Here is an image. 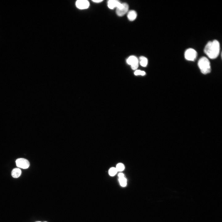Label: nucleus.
<instances>
[{
  "mask_svg": "<svg viewBox=\"0 0 222 222\" xmlns=\"http://www.w3.org/2000/svg\"><path fill=\"white\" fill-rule=\"evenodd\" d=\"M220 44L216 40L208 42L204 49V53L211 59L217 58L220 51Z\"/></svg>",
  "mask_w": 222,
  "mask_h": 222,
  "instance_id": "nucleus-1",
  "label": "nucleus"
},
{
  "mask_svg": "<svg viewBox=\"0 0 222 222\" xmlns=\"http://www.w3.org/2000/svg\"><path fill=\"white\" fill-rule=\"evenodd\" d=\"M198 66L201 72L203 74H206L211 72L210 62L206 57L203 56L199 59Z\"/></svg>",
  "mask_w": 222,
  "mask_h": 222,
  "instance_id": "nucleus-2",
  "label": "nucleus"
},
{
  "mask_svg": "<svg viewBox=\"0 0 222 222\" xmlns=\"http://www.w3.org/2000/svg\"><path fill=\"white\" fill-rule=\"evenodd\" d=\"M197 56V52L196 51L191 48L187 49L184 54L185 59L189 61H194L196 59Z\"/></svg>",
  "mask_w": 222,
  "mask_h": 222,
  "instance_id": "nucleus-3",
  "label": "nucleus"
},
{
  "mask_svg": "<svg viewBox=\"0 0 222 222\" xmlns=\"http://www.w3.org/2000/svg\"><path fill=\"white\" fill-rule=\"evenodd\" d=\"M128 9L129 6L127 3H121L120 5L117 8L116 14L119 16H122L128 11Z\"/></svg>",
  "mask_w": 222,
  "mask_h": 222,
  "instance_id": "nucleus-4",
  "label": "nucleus"
},
{
  "mask_svg": "<svg viewBox=\"0 0 222 222\" xmlns=\"http://www.w3.org/2000/svg\"><path fill=\"white\" fill-rule=\"evenodd\" d=\"M17 166L23 169L27 168L30 166V163L27 159L24 158H19L16 161Z\"/></svg>",
  "mask_w": 222,
  "mask_h": 222,
  "instance_id": "nucleus-5",
  "label": "nucleus"
},
{
  "mask_svg": "<svg viewBox=\"0 0 222 222\" xmlns=\"http://www.w3.org/2000/svg\"><path fill=\"white\" fill-rule=\"evenodd\" d=\"M126 62L128 64L131 65L133 69L135 70L138 68V60L136 56H130L127 60Z\"/></svg>",
  "mask_w": 222,
  "mask_h": 222,
  "instance_id": "nucleus-6",
  "label": "nucleus"
},
{
  "mask_svg": "<svg viewBox=\"0 0 222 222\" xmlns=\"http://www.w3.org/2000/svg\"><path fill=\"white\" fill-rule=\"evenodd\" d=\"M76 5L78 8L84 9L88 8L89 3L88 1L86 0H78L76 1Z\"/></svg>",
  "mask_w": 222,
  "mask_h": 222,
  "instance_id": "nucleus-7",
  "label": "nucleus"
},
{
  "mask_svg": "<svg viewBox=\"0 0 222 222\" xmlns=\"http://www.w3.org/2000/svg\"><path fill=\"white\" fill-rule=\"evenodd\" d=\"M119 1L114 0H110L108 2V6L110 9H113L115 7H118L121 4Z\"/></svg>",
  "mask_w": 222,
  "mask_h": 222,
  "instance_id": "nucleus-8",
  "label": "nucleus"
},
{
  "mask_svg": "<svg viewBox=\"0 0 222 222\" xmlns=\"http://www.w3.org/2000/svg\"><path fill=\"white\" fill-rule=\"evenodd\" d=\"M127 16L128 19L130 21H133L136 19L137 14L135 11L131 10L128 12Z\"/></svg>",
  "mask_w": 222,
  "mask_h": 222,
  "instance_id": "nucleus-9",
  "label": "nucleus"
},
{
  "mask_svg": "<svg viewBox=\"0 0 222 222\" xmlns=\"http://www.w3.org/2000/svg\"><path fill=\"white\" fill-rule=\"evenodd\" d=\"M21 174V170L18 168H14L11 171L12 176L14 178L19 177Z\"/></svg>",
  "mask_w": 222,
  "mask_h": 222,
  "instance_id": "nucleus-10",
  "label": "nucleus"
},
{
  "mask_svg": "<svg viewBox=\"0 0 222 222\" xmlns=\"http://www.w3.org/2000/svg\"><path fill=\"white\" fill-rule=\"evenodd\" d=\"M140 63V65L143 67H146L148 63L147 59L143 56H141L139 58Z\"/></svg>",
  "mask_w": 222,
  "mask_h": 222,
  "instance_id": "nucleus-11",
  "label": "nucleus"
},
{
  "mask_svg": "<svg viewBox=\"0 0 222 222\" xmlns=\"http://www.w3.org/2000/svg\"><path fill=\"white\" fill-rule=\"evenodd\" d=\"M119 182L121 185L123 187H125L126 185V179L124 176L119 177Z\"/></svg>",
  "mask_w": 222,
  "mask_h": 222,
  "instance_id": "nucleus-12",
  "label": "nucleus"
},
{
  "mask_svg": "<svg viewBox=\"0 0 222 222\" xmlns=\"http://www.w3.org/2000/svg\"><path fill=\"white\" fill-rule=\"evenodd\" d=\"M117 171L116 168L112 167L109 170V173L110 175L113 176L115 175L117 172Z\"/></svg>",
  "mask_w": 222,
  "mask_h": 222,
  "instance_id": "nucleus-13",
  "label": "nucleus"
},
{
  "mask_svg": "<svg viewBox=\"0 0 222 222\" xmlns=\"http://www.w3.org/2000/svg\"><path fill=\"white\" fill-rule=\"evenodd\" d=\"M116 168L117 171H121L124 170L125 166L122 163H119L117 165Z\"/></svg>",
  "mask_w": 222,
  "mask_h": 222,
  "instance_id": "nucleus-14",
  "label": "nucleus"
},
{
  "mask_svg": "<svg viewBox=\"0 0 222 222\" xmlns=\"http://www.w3.org/2000/svg\"><path fill=\"white\" fill-rule=\"evenodd\" d=\"M134 74L135 75H141L143 76L145 74V72L143 71L137 70L135 72Z\"/></svg>",
  "mask_w": 222,
  "mask_h": 222,
  "instance_id": "nucleus-15",
  "label": "nucleus"
},
{
  "mask_svg": "<svg viewBox=\"0 0 222 222\" xmlns=\"http://www.w3.org/2000/svg\"><path fill=\"white\" fill-rule=\"evenodd\" d=\"M102 1H103V0H92V1H93L94 2H97V3L101 2Z\"/></svg>",
  "mask_w": 222,
  "mask_h": 222,
  "instance_id": "nucleus-16",
  "label": "nucleus"
},
{
  "mask_svg": "<svg viewBox=\"0 0 222 222\" xmlns=\"http://www.w3.org/2000/svg\"><path fill=\"white\" fill-rule=\"evenodd\" d=\"M119 177H121L124 176V175L122 173H119L118 175Z\"/></svg>",
  "mask_w": 222,
  "mask_h": 222,
  "instance_id": "nucleus-17",
  "label": "nucleus"
},
{
  "mask_svg": "<svg viewBox=\"0 0 222 222\" xmlns=\"http://www.w3.org/2000/svg\"><path fill=\"white\" fill-rule=\"evenodd\" d=\"M35 222H40V221H35Z\"/></svg>",
  "mask_w": 222,
  "mask_h": 222,
  "instance_id": "nucleus-18",
  "label": "nucleus"
},
{
  "mask_svg": "<svg viewBox=\"0 0 222 222\" xmlns=\"http://www.w3.org/2000/svg\"></svg>",
  "mask_w": 222,
  "mask_h": 222,
  "instance_id": "nucleus-19",
  "label": "nucleus"
}]
</instances>
